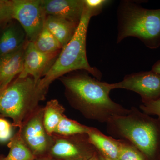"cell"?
Returning <instances> with one entry per match:
<instances>
[{
    "instance_id": "6da1fadb",
    "label": "cell",
    "mask_w": 160,
    "mask_h": 160,
    "mask_svg": "<svg viewBox=\"0 0 160 160\" xmlns=\"http://www.w3.org/2000/svg\"><path fill=\"white\" fill-rule=\"evenodd\" d=\"M61 80L72 105L87 118L107 123L113 118L129 112V109L109 97V83L82 73L62 77Z\"/></svg>"
},
{
    "instance_id": "7a4b0ae2",
    "label": "cell",
    "mask_w": 160,
    "mask_h": 160,
    "mask_svg": "<svg viewBox=\"0 0 160 160\" xmlns=\"http://www.w3.org/2000/svg\"><path fill=\"white\" fill-rule=\"evenodd\" d=\"M111 134L126 140L137 148L144 158L159 160L160 121L136 108L107 123Z\"/></svg>"
},
{
    "instance_id": "3957f363",
    "label": "cell",
    "mask_w": 160,
    "mask_h": 160,
    "mask_svg": "<svg viewBox=\"0 0 160 160\" xmlns=\"http://www.w3.org/2000/svg\"><path fill=\"white\" fill-rule=\"evenodd\" d=\"M92 12L84 5V10L76 31L69 42L61 50L57 58L38 83L40 89L47 91L55 80L78 70H85L100 80L102 73L89 65L86 56V36Z\"/></svg>"
},
{
    "instance_id": "277c9868",
    "label": "cell",
    "mask_w": 160,
    "mask_h": 160,
    "mask_svg": "<svg viewBox=\"0 0 160 160\" xmlns=\"http://www.w3.org/2000/svg\"><path fill=\"white\" fill-rule=\"evenodd\" d=\"M117 14V43L132 37L137 38L149 49L159 48L160 9H146L138 2L124 0L120 2Z\"/></svg>"
},
{
    "instance_id": "5b68a950",
    "label": "cell",
    "mask_w": 160,
    "mask_h": 160,
    "mask_svg": "<svg viewBox=\"0 0 160 160\" xmlns=\"http://www.w3.org/2000/svg\"><path fill=\"white\" fill-rule=\"evenodd\" d=\"M46 92L32 77H18L0 91V114L11 118L12 126L19 129L39 107Z\"/></svg>"
},
{
    "instance_id": "8992f818",
    "label": "cell",
    "mask_w": 160,
    "mask_h": 160,
    "mask_svg": "<svg viewBox=\"0 0 160 160\" xmlns=\"http://www.w3.org/2000/svg\"><path fill=\"white\" fill-rule=\"evenodd\" d=\"M44 107H39L19 129L21 136L36 158L47 155L54 137L46 131L43 123Z\"/></svg>"
},
{
    "instance_id": "52a82bcc",
    "label": "cell",
    "mask_w": 160,
    "mask_h": 160,
    "mask_svg": "<svg viewBox=\"0 0 160 160\" xmlns=\"http://www.w3.org/2000/svg\"><path fill=\"white\" fill-rule=\"evenodd\" d=\"M12 19L20 23L29 42H32L45 26L47 16L42 0H12Z\"/></svg>"
},
{
    "instance_id": "ba28073f",
    "label": "cell",
    "mask_w": 160,
    "mask_h": 160,
    "mask_svg": "<svg viewBox=\"0 0 160 160\" xmlns=\"http://www.w3.org/2000/svg\"><path fill=\"white\" fill-rule=\"evenodd\" d=\"M54 141L48 155L59 160H88L95 148L87 134L63 136L53 134Z\"/></svg>"
},
{
    "instance_id": "9c48e42d",
    "label": "cell",
    "mask_w": 160,
    "mask_h": 160,
    "mask_svg": "<svg viewBox=\"0 0 160 160\" xmlns=\"http://www.w3.org/2000/svg\"><path fill=\"white\" fill-rule=\"evenodd\" d=\"M109 86L112 90L123 89L136 92L142 103L160 98V74L151 70L127 75L121 82Z\"/></svg>"
},
{
    "instance_id": "30bf717a",
    "label": "cell",
    "mask_w": 160,
    "mask_h": 160,
    "mask_svg": "<svg viewBox=\"0 0 160 160\" xmlns=\"http://www.w3.org/2000/svg\"><path fill=\"white\" fill-rule=\"evenodd\" d=\"M60 52L43 53L36 49L32 42L29 41L26 44L23 70L18 77L31 76L38 83L53 65Z\"/></svg>"
},
{
    "instance_id": "8fae6325",
    "label": "cell",
    "mask_w": 160,
    "mask_h": 160,
    "mask_svg": "<svg viewBox=\"0 0 160 160\" xmlns=\"http://www.w3.org/2000/svg\"><path fill=\"white\" fill-rule=\"evenodd\" d=\"M42 4L46 16L79 24L84 10V0H42Z\"/></svg>"
},
{
    "instance_id": "7c38bea8",
    "label": "cell",
    "mask_w": 160,
    "mask_h": 160,
    "mask_svg": "<svg viewBox=\"0 0 160 160\" xmlns=\"http://www.w3.org/2000/svg\"><path fill=\"white\" fill-rule=\"evenodd\" d=\"M27 43L16 51L0 56V91L22 71Z\"/></svg>"
},
{
    "instance_id": "4fadbf2b",
    "label": "cell",
    "mask_w": 160,
    "mask_h": 160,
    "mask_svg": "<svg viewBox=\"0 0 160 160\" xmlns=\"http://www.w3.org/2000/svg\"><path fill=\"white\" fill-rule=\"evenodd\" d=\"M90 142L100 154L112 160H118L122 140L103 134L98 129L90 127L87 133Z\"/></svg>"
},
{
    "instance_id": "5bb4252c",
    "label": "cell",
    "mask_w": 160,
    "mask_h": 160,
    "mask_svg": "<svg viewBox=\"0 0 160 160\" xmlns=\"http://www.w3.org/2000/svg\"><path fill=\"white\" fill-rule=\"evenodd\" d=\"M79 24L65 19L47 16L45 26L56 38L63 47L66 46L74 35Z\"/></svg>"
},
{
    "instance_id": "9a60e30c",
    "label": "cell",
    "mask_w": 160,
    "mask_h": 160,
    "mask_svg": "<svg viewBox=\"0 0 160 160\" xmlns=\"http://www.w3.org/2000/svg\"><path fill=\"white\" fill-rule=\"evenodd\" d=\"M25 31L17 24H9L0 34V56L16 51L26 43Z\"/></svg>"
},
{
    "instance_id": "2e32d148",
    "label": "cell",
    "mask_w": 160,
    "mask_h": 160,
    "mask_svg": "<svg viewBox=\"0 0 160 160\" xmlns=\"http://www.w3.org/2000/svg\"><path fill=\"white\" fill-rule=\"evenodd\" d=\"M65 109L57 100H51L44 107L43 123L46 131L53 135L60 121L63 117Z\"/></svg>"
},
{
    "instance_id": "e0dca14e",
    "label": "cell",
    "mask_w": 160,
    "mask_h": 160,
    "mask_svg": "<svg viewBox=\"0 0 160 160\" xmlns=\"http://www.w3.org/2000/svg\"><path fill=\"white\" fill-rule=\"evenodd\" d=\"M9 151L5 160H35L36 157L18 131L12 136L8 144Z\"/></svg>"
},
{
    "instance_id": "ac0fdd59",
    "label": "cell",
    "mask_w": 160,
    "mask_h": 160,
    "mask_svg": "<svg viewBox=\"0 0 160 160\" xmlns=\"http://www.w3.org/2000/svg\"><path fill=\"white\" fill-rule=\"evenodd\" d=\"M32 42L36 49L45 53H52L61 52L63 46L44 26L42 31Z\"/></svg>"
},
{
    "instance_id": "d6986e66",
    "label": "cell",
    "mask_w": 160,
    "mask_h": 160,
    "mask_svg": "<svg viewBox=\"0 0 160 160\" xmlns=\"http://www.w3.org/2000/svg\"><path fill=\"white\" fill-rule=\"evenodd\" d=\"M90 127L84 126L64 115L57 127L54 134L69 136L75 135L87 134Z\"/></svg>"
},
{
    "instance_id": "ffe728a7",
    "label": "cell",
    "mask_w": 160,
    "mask_h": 160,
    "mask_svg": "<svg viewBox=\"0 0 160 160\" xmlns=\"http://www.w3.org/2000/svg\"><path fill=\"white\" fill-rule=\"evenodd\" d=\"M122 140L118 160H146L142 153L128 141Z\"/></svg>"
},
{
    "instance_id": "44dd1931",
    "label": "cell",
    "mask_w": 160,
    "mask_h": 160,
    "mask_svg": "<svg viewBox=\"0 0 160 160\" xmlns=\"http://www.w3.org/2000/svg\"><path fill=\"white\" fill-rule=\"evenodd\" d=\"M12 19V2L9 0H0V25Z\"/></svg>"
},
{
    "instance_id": "7402d4cb",
    "label": "cell",
    "mask_w": 160,
    "mask_h": 160,
    "mask_svg": "<svg viewBox=\"0 0 160 160\" xmlns=\"http://www.w3.org/2000/svg\"><path fill=\"white\" fill-rule=\"evenodd\" d=\"M140 108L142 111L146 114L157 116L160 121V98L142 103Z\"/></svg>"
},
{
    "instance_id": "603a6c76",
    "label": "cell",
    "mask_w": 160,
    "mask_h": 160,
    "mask_svg": "<svg viewBox=\"0 0 160 160\" xmlns=\"http://www.w3.org/2000/svg\"><path fill=\"white\" fill-rule=\"evenodd\" d=\"M84 5L90 9L94 16L99 14L104 7L110 3L108 0H84Z\"/></svg>"
},
{
    "instance_id": "cb8c5ba5",
    "label": "cell",
    "mask_w": 160,
    "mask_h": 160,
    "mask_svg": "<svg viewBox=\"0 0 160 160\" xmlns=\"http://www.w3.org/2000/svg\"><path fill=\"white\" fill-rule=\"evenodd\" d=\"M12 124L7 120L0 118V142H5L12 137Z\"/></svg>"
},
{
    "instance_id": "d4e9b609",
    "label": "cell",
    "mask_w": 160,
    "mask_h": 160,
    "mask_svg": "<svg viewBox=\"0 0 160 160\" xmlns=\"http://www.w3.org/2000/svg\"><path fill=\"white\" fill-rule=\"evenodd\" d=\"M151 70L155 72L160 74V59L154 63L152 66Z\"/></svg>"
},
{
    "instance_id": "484cf974",
    "label": "cell",
    "mask_w": 160,
    "mask_h": 160,
    "mask_svg": "<svg viewBox=\"0 0 160 160\" xmlns=\"http://www.w3.org/2000/svg\"><path fill=\"white\" fill-rule=\"evenodd\" d=\"M35 160H59L57 159L54 158L50 157V156L47 155L41 157L36 158Z\"/></svg>"
},
{
    "instance_id": "4316f807",
    "label": "cell",
    "mask_w": 160,
    "mask_h": 160,
    "mask_svg": "<svg viewBox=\"0 0 160 160\" xmlns=\"http://www.w3.org/2000/svg\"><path fill=\"white\" fill-rule=\"evenodd\" d=\"M88 160H100V159L98 156L96 154L95 152L94 153V154H93Z\"/></svg>"
},
{
    "instance_id": "83f0119b",
    "label": "cell",
    "mask_w": 160,
    "mask_h": 160,
    "mask_svg": "<svg viewBox=\"0 0 160 160\" xmlns=\"http://www.w3.org/2000/svg\"><path fill=\"white\" fill-rule=\"evenodd\" d=\"M99 158L100 160H118L110 159L108 158L103 156L101 154H100L99 156Z\"/></svg>"
},
{
    "instance_id": "f1b7e54d",
    "label": "cell",
    "mask_w": 160,
    "mask_h": 160,
    "mask_svg": "<svg viewBox=\"0 0 160 160\" xmlns=\"http://www.w3.org/2000/svg\"><path fill=\"white\" fill-rule=\"evenodd\" d=\"M2 158H3L2 156H0V160L2 159Z\"/></svg>"
},
{
    "instance_id": "f546056e",
    "label": "cell",
    "mask_w": 160,
    "mask_h": 160,
    "mask_svg": "<svg viewBox=\"0 0 160 160\" xmlns=\"http://www.w3.org/2000/svg\"><path fill=\"white\" fill-rule=\"evenodd\" d=\"M1 160H5V159H4V157H3L2 158V159H1Z\"/></svg>"
},
{
    "instance_id": "4dcf8cb0",
    "label": "cell",
    "mask_w": 160,
    "mask_h": 160,
    "mask_svg": "<svg viewBox=\"0 0 160 160\" xmlns=\"http://www.w3.org/2000/svg\"><path fill=\"white\" fill-rule=\"evenodd\" d=\"M159 160H160V159H159Z\"/></svg>"
}]
</instances>
